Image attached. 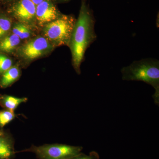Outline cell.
Returning <instances> with one entry per match:
<instances>
[{
  "label": "cell",
  "mask_w": 159,
  "mask_h": 159,
  "mask_svg": "<svg viewBox=\"0 0 159 159\" xmlns=\"http://www.w3.org/2000/svg\"><path fill=\"white\" fill-rule=\"evenodd\" d=\"M95 21L84 0L79 16L76 20L68 46L72 54V65L78 74L84 55L91 45L97 39L95 31Z\"/></svg>",
  "instance_id": "6da1fadb"
},
{
  "label": "cell",
  "mask_w": 159,
  "mask_h": 159,
  "mask_svg": "<svg viewBox=\"0 0 159 159\" xmlns=\"http://www.w3.org/2000/svg\"><path fill=\"white\" fill-rule=\"evenodd\" d=\"M122 79L126 81L146 83L154 89L152 96L155 103L159 105V61L153 58L135 61L121 69Z\"/></svg>",
  "instance_id": "7a4b0ae2"
},
{
  "label": "cell",
  "mask_w": 159,
  "mask_h": 159,
  "mask_svg": "<svg viewBox=\"0 0 159 159\" xmlns=\"http://www.w3.org/2000/svg\"><path fill=\"white\" fill-rule=\"evenodd\" d=\"M76 20L72 16L61 15L45 25L44 36L53 46L68 45Z\"/></svg>",
  "instance_id": "3957f363"
},
{
  "label": "cell",
  "mask_w": 159,
  "mask_h": 159,
  "mask_svg": "<svg viewBox=\"0 0 159 159\" xmlns=\"http://www.w3.org/2000/svg\"><path fill=\"white\" fill-rule=\"evenodd\" d=\"M82 146L62 144H44L39 146L31 145L30 148L16 152H31L38 159H66L81 152Z\"/></svg>",
  "instance_id": "277c9868"
},
{
  "label": "cell",
  "mask_w": 159,
  "mask_h": 159,
  "mask_svg": "<svg viewBox=\"0 0 159 159\" xmlns=\"http://www.w3.org/2000/svg\"><path fill=\"white\" fill-rule=\"evenodd\" d=\"M53 47L45 37H38L22 46L20 49V53L25 59L33 60L49 53Z\"/></svg>",
  "instance_id": "5b68a950"
},
{
  "label": "cell",
  "mask_w": 159,
  "mask_h": 159,
  "mask_svg": "<svg viewBox=\"0 0 159 159\" xmlns=\"http://www.w3.org/2000/svg\"><path fill=\"white\" fill-rule=\"evenodd\" d=\"M61 15L51 0H43L36 6L35 18L40 25H45Z\"/></svg>",
  "instance_id": "8992f818"
},
{
  "label": "cell",
  "mask_w": 159,
  "mask_h": 159,
  "mask_svg": "<svg viewBox=\"0 0 159 159\" xmlns=\"http://www.w3.org/2000/svg\"><path fill=\"white\" fill-rule=\"evenodd\" d=\"M36 6L31 0H19L12 6L11 11L21 23H29L35 18Z\"/></svg>",
  "instance_id": "52a82bcc"
},
{
  "label": "cell",
  "mask_w": 159,
  "mask_h": 159,
  "mask_svg": "<svg viewBox=\"0 0 159 159\" xmlns=\"http://www.w3.org/2000/svg\"><path fill=\"white\" fill-rule=\"evenodd\" d=\"M15 141L9 131L0 128V159H13L16 151Z\"/></svg>",
  "instance_id": "ba28073f"
},
{
  "label": "cell",
  "mask_w": 159,
  "mask_h": 159,
  "mask_svg": "<svg viewBox=\"0 0 159 159\" xmlns=\"http://www.w3.org/2000/svg\"><path fill=\"white\" fill-rule=\"evenodd\" d=\"M20 76V71L17 66H12L0 76V87L6 89L17 81Z\"/></svg>",
  "instance_id": "9c48e42d"
},
{
  "label": "cell",
  "mask_w": 159,
  "mask_h": 159,
  "mask_svg": "<svg viewBox=\"0 0 159 159\" xmlns=\"http://www.w3.org/2000/svg\"><path fill=\"white\" fill-rule=\"evenodd\" d=\"M28 100L26 97L19 98L6 94H0V106L3 109L13 111H15L20 104L27 102Z\"/></svg>",
  "instance_id": "30bf717a"
},
{
  "label": "cell",
  "mask_w": 159,
  "mask_h": 159,
  "mask_svg": "<svg viewBox=\"0 0 159 159\" xmlns=\"http://www.w3.org/2000/svg\"><path fill=\"white\" fill-rule=\"evenodd\" d=\"M20 42V39L16 34H13L6 36L0 41V51L11 52L13 51Z\"/></svg>",
  "instance_id": "8fae6325"
},
{
  "label": "cell",
  "mask_w": 159,
  "mask_h": 159,
  "mask_svg": "<svg viewBox=\"0 0 159 159\" xmlns=\"http://www.w3.org/2000/svg\"><path fill=\"white\" fill-rule=\"evenodd\" d=\"M12 33L16 34L20 39H26L31 36V31L29 27L22 23L15 24L12 28Z\"/></svg>",
  "instance_id": "7c38bea8"
},
{
  "label": "cell",
  "mask_w": 159,
  "mask_h": 159,
  "mask_svg": "<svg viewBox=\"0 0 159 159\" xmlns=\"http://www.w3.org/2000/svg\"><path fill=\"white\" fill-rule=\"evenodd\" d=\"M18 116L13 111L5 109L0 110V128H4Z\"/></svg>",
  "instance_id": "4fadbf2b"
},
{
  "label": "cell",
  "mask_w": 159,
  "mask_h": 159,
  "mask_svg": "<svg viewBox=\"0 0 159 159\" xmlns=\"http://www.w3.org/2000/svg\"><path fill=\"white\" fill-rule=\"evenodd\" d=\"M11 20L5 15L0 14V39L6 37L11 29Z\"/></svg>",
  "instance_id": "5bb4252c"
},
{
  "label": "cell",
  "mask_w": 159,
  "mask_h": 159,
  "mask_svg": "<svg viewBox=\"0 0 159 159\" xmlns=\"http://www.w3.org/2000/svg\"><path fill=\"white\" fill-rule=\"evenodd\" d=\"M12 61L4 54H0V76L12 66Z\"/></svg>",
  "instance_id": "9a60e30c"
},
{
  "label": "cell",
  "mask_w": 159,
  "mask_h": 159,
  "mask_svg": "<svg viewBox=\"0 0 159 159\" xmlns=\"http://www.w3.org/2000/svg\"><path fill=\"white\" fill-rule=\"evenodd\" d=\"M99 154L96 151H92L90 152L89 155L80 152L78 154L76 155L66 159H99Z\"/></svg>",
  "instance_id": "2e32d148"
},
{
  "label": "cell",
  "mask_w": 159,
  "mask_h": 159,
  "mask_svg": "<svg viewBox=\"0 0 159 159\" xmlns=\"http://www.w3.org/2000/svg\"><path fill=\"white\" fill-rule=\"evenodd\" d=\"M31 1L34 3L35 6H37L40 3H41L43 0H31Z\"/></svg>",
  "instance_id": "e0dca14e"
},
{
  "label": "cell",
  "mask_w": 159,
  "mask_h": 159,
  "mask_svg": "<svg viewBox=\"0 0 159 159\" xmlns=\"http://www.w3.org/2000/svg\"><path fill=\"white\" fill-rule=\"evenodd\" d=\"M61 1H67V0H61Z\"/></svg>",
  "instance_id": "ac0fdd59"
},
{
  "label": "cell",
  "mask_w": 159,
  "mask_h": 159,
  "mask_svg": "<svg viewBox=\"0 0 159 159\" xmlns=\"http://www.w3.org/2000/svg\"><path fill=\"white\" fill-rule=\"evenodd\" d=\"M8 1H12V0H8Z\"/></svg>",
  "instance_id": "d6986e66"
}]
</instances>
